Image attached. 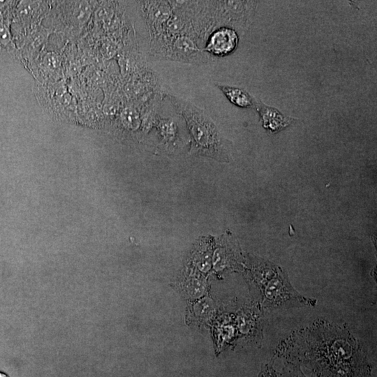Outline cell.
Segmentation results:
<instances>
[{
	"instance_id": "9",
	"label": "cell",
	"mask_w": 377,
	"mask_h": 377,
	"mask_svg": "<svg viewBox=\"0 0 377 377\" xmlns=\"http://www.w3.org/2000/svg\"><path fill=\"white\" fill-rule=\"evenodd\" d=\"M280 377H307L302 372L298 364L287 363Z\"/></svg>"
},
{
	"instance_id": "7",
	"label": "cell",
	"mask_w": 377,
	"mask_h": 377,
	"mask_svg": "<svg viewBox=\"0 0 377 377\" xmlns=\"http://www.w3.org/2000/svg\"><path fill=\"white\" fill-rule=\"evenodd\" d=\"M256 110L260 115L263 127L272 133H277L293 123L295 119L287 116L275 108L268 107L261 102H256Z\"/></svg>"
},
{
	"instance_id": "6",
	"label": "cell",
	"mask_w": 377,
	"mask_h": 377,
	"mask_svg": "<svg viewBox=\"0 0 377 377\" xmlns=\"http://www.w3.org/2000/svg\"><path fill=\"white\" fill-rule=\"evenodd\" d=\"M141 5L150 37L155 40L162 34L172 16V8L169 1H144Z\"/></svg>"
},
{
	"instance_id": "5",
	"label": "cell",
	"mask_w": 377,
	"mask_h": 377,
	"mask_svg": "<svg viewBox=\"0 0 377 377\" xmlns=\"http://www.w3.org/2000/svg\"><path fill=\"white\" fill-rule=\"evenodd\" d=\"M240 37L237 31L227 26L213 29L206 39L204 53L217 58H223L237 49Z\"/></svg>"
},
{
	"instance_id": "4",
	"label": "cell",
	"mask_w": 377,
	"mask_h": 377,
	"mask_svg": "<svg viewBox=\"0 0 377 377\" xmlns=\"http://www.w3.org/2000/svg\"><path fill=\"white\" fill-rule=\"evenodd\" d=\"M152 51L159 58L186 63H205L208 58L194 37L187 32L153 44Z\"/></svg>"
},
{
	"instance_id": "1",
	"label": "cell",
	"mask_w": 377,
	"mask_h": 377,
	"mask_svg": "<svg viewBox=\"0 0 377 377\" xmlns=\"http://www.w3.org/2000/svg\"><path fill=\"white\" fill-rule=\"evenodd\" d=\"M275 356L302 365L316 377H372L366 352L346 328L317 320L279 344Z\"/></svg>"
},
{
	"instance_id": "8",
	"label": "cell",
	"mask_w": 377,
	"mask_h": 377,
	"mask_svg": "<svg viewBox=\"0 0 377 377\" xmlns=\"http://www.w3.org/2000/svg\"><path fill=\"white\" fill-rule=\"evenodd\" d=\"M216 86L233 105L243 109L255 108L256 102L247 91L241 88L222 85H216Z\"/></svg>"
},
{
	"instance_id": "11",
	"label": "cell",
	"mask_w": 377,
	"mask_h": 377,
	"mask_svg": "<svg viewBox=\"0 0 377 377\" xmlns=\"http://www.w3.org/2000/svg\"><path fill=\"white\" fill-rule=\"evenodd\" d=\"M0 377H9L7 376V375H6V374L1 373L0 372Z\"/></svg>"
},
{
	"instance_id": "10",
	"label": "cell",
	"mask_w": 377,
	"mask_h": 377,
	"mask_svg": "<svg viewBox=\"0 0 377 377\" xmlns=\"http://www.w3.org/2000/svg\"><path fill=\"white\" fill-rule=\"evenodd\" d=\"M274 360H272L270 363L264 364L262 365L259 377H278V375L276 373L275 369L273 368Z\"/></svg>"
},
{
	"instance_id": "3",
	"label": "cell",
	"mask_w": 377,
	"mask_h": 377,
	"mask_svg": "<svg viewBox=\"0 0 377 377\" xmlns=\"http://www.w3.org/2000/svg\"><path fill=\"white\" fill-rule=\"evenodd\" d=\"M174 109L183 118L192 138L191 153L219 160L228 159L226 140L203 109L169 95Z\"/></svg>"
},
{
	"instance_id": "2",
	"label": "cell",
	"mask_w": 377,
	"mask_h": 377,
	"mask_svg": "<svg viewBox=\"0 0 377 377\" xmlns=\"http://www.w3.org/2000/svg\"><path fill=\"white\" fill-rule=\"evenodd\" d=\"M249 279L257 294L259 310L314 307L317 303L316 300L298 293L287 274L270 263L264 261L254 263L249 270Z\"/></svg>"
}]
</instances>
